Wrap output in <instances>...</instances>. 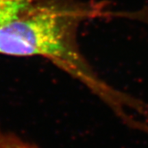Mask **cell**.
<instances>
[{
  "label": "cell",
  "instance_id": "6da1fadb",
  "mask_svg": "<svg viewBox=\"0 0 148 148\" xmlns=\"http://www.w3.org/2000/svg\"><path fill=\"white\" fill-rule=\"evenodd\" d=\"M104 13L97 5L42 0L16 19L0 25V55L49 60L96 95L126 125L148 135V103L103 81L79 47V24Z\"/></svg>",
  "mask_w": 148,
  "mask_h": 148
},
{
  "label": "cell",
  "instance_id": "7a4b0ae2",
  "mask_svg": "<svg viewBox=\"0 0 148 148\" xmlns=\"http://www.w3.org/2000/svg\"><path fill=\"white\" fill-rule=\"evenodd\" d=\"M0 148H38L17 135L0 129Z\"/></svg>",
  "mask_w": 148,
  "mask_h": 148
},
{
  "label": "cell",
  "instance_id": "3957f363",
  "mask_svg": "<svg viewBox=\"0 0 148 148\" xmlns=\"http://www.w3.org/2000/svg\"><path fill=\"white\" fill-rule=\"evenodd\" d=\"M5 20V8L3 0H0V24H2Z\"/></svg>",
  "mask_w": 148,
  "mask_h": 148
}]
</instances>
